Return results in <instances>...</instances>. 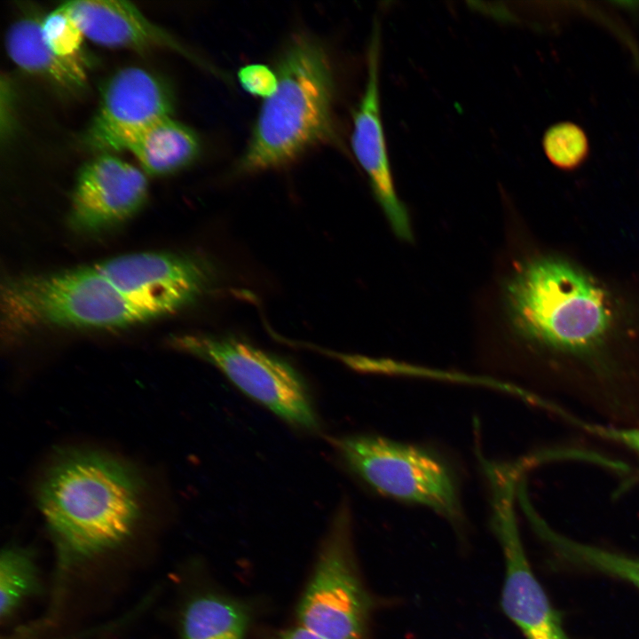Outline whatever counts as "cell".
<instances>
[{"label":"cell","mask_w":639,"mask_h":639,"mask_svg":"<svg viewBox=\"0 0 639 639\" xmlns=\"http://www.w3.org/2000/svg\"><path fill=\"white\" fill-rule=\"evenodd\" d=\"M504 304L542 398L639 426L638 286L550 250L517 264Z\"/></svg>","instance_id":"1"},{"label":"cell","mask_w":639,"mask_h":639,"mask_svg":"<svg viewBox=\"0 0 639 639\" xmlns=\"http://www.w3.org/2000/svg\"><path fill=\"white\" fill-rule=\"evenodd\" d=\"M144 481L126 462L92 450H67L50 462L36 502L62 564L127 540L146 504Z\"/></svg>","instance_id":"2"},{"label":"cell","mask_w":639,"mask_h":639,"mask_svg":"<svg viewBox=\"0 0 639 639\" xmlns=\"http://www.w3.org/2000/svg\"><path fill=\"white\" fill-rule=\"evenodd\" d=\"M278 87L264 99L240 162L243 172L286 166L308 149L335 142V79L324 47L294 36L277 62Z\"/></svg>","instance_id":"3"},{"label":"cell","mask_w":639,"mask_h":639,"mask_svg":"<svg viewBox=\"0 0 639 639\" xmlns=\"http://www.w3.org/2000/svg\"><path fill=\"white\" fill-rule=\"evenodd\" d=\"M1 311L3 327L12 335L46 326L121 327L154 319L92 264L9 280Z\"/></svg>","instance_id":"4"},{"label":"cell","mask_w":639,"mask_h":639,"mask_svg":"<svg viewBox=\"0 0 639 639\" xmlns=\"http://www.w3.org/2000/svg\"><path fill=\"white\" fill-rule=\"evenodd\" d=\"M347 467L377 493L428 508L454 525L463 521L453 469L432 451L375 435L330 438Z\"/></svg>","instance_id":"5"},{"label":"cell","mask_w":639,"mask_h":639,"mask_svg":"<svg viewBox=\"0 0 639 639\" xmlns=\"http://www.w3.org/2000/svg\"><path fill=\"white\" fill-rule=\"evenodd\" d=\"M351 540V512L343 503L297 607L298 625L325 639H369L374 603L359 574Z\"/></svg>","instance_id":"6"},{"label":"cell","mask_w":639,"mask_h":639,"mask_svg":"<svg viewBox=\"0 0 639 639\" xmlns=\"http://www.w3.org/2000/svg\"><path fill=\"white\" fill-rule=\"evenodd\" d=\"M173 343L217 367L247 396L290 424L319 428L302 376L283 359L231 337L185 335Z\"/></svg>","instance_id":"7"},{"label":"cell","mask_w":639,"mask_h":639,"mask_svg":"<svg viewBox=\"0 0 639 639\" xmlns=\"http://www.w3.org/2000/svg\"><path fill=\"white\" fill-rule=\"evenodd\" d=\"M92 265L154 319L193 302L206 291L212 279L205 263L169 253H134Z\"/></svg>","instance_id":"8"},{"label":"cell","mask_w":639,"mask_h":639,"mask_svg":"<svg viewBox=\"0 0 639 639\" xmlns=\"http://www.w3.org/2000/svg\"><path fill=\"white\" fill-rule=\"evenodd\" d=\"M170 111V95L153 75L138 67L123 68L105 84L85 143L101 154L128 151L145 130Z\"/></svg>","instance_id":"9"},{"label":"cell","mask_w":639,"mask_h":639,"mask_svg":"<svg viewBox=\"0 0 639 639\" xmlns=\"http://www.w3.org/2000/svg\"><path fill=\"white\" fill-rule=\"evenodd\" d=\"M374 29L369 46L365 90L352 114L351 148L394 233L400 239L411 241L413 233L409 217L394 187L381 118L379 29L377 27Z\"/></svg>","instance_id":"10"},{"label":"cell","mask_w":639,"mask_h":639,"mask_svg":"<svg viewBox=\"0 0 639 639\" xmlns=\"http://www.w3.org/2000/svg\"><path fill=\"white\" fill-rule=\"evenodd\" d=\"M511 504H497L494 532L504 556L501 606L526 639H569L559 613L536 580L519 536Z\"/></svg>","instance_id":"11"},{"label":"cell","mask_w":639,"mask_h":639,"mask_svg":"<svg viewBox=\"0 0 639 639\" xmlns=\"http://www.w3.org/2000/svg\"><path fill=\"white\" fill-rule=\"evenodd\" d=\"M145 172L110 154H100L79 171L72 194L71 222L99 231L132 216L147 195Z\"/></svg>","instance_id":"12"},{"label":"cell","mask_w":639,"mask_h":639,"mask_svg":"<svg viewBox=\"0 0 639 639\" xmlns=\"http://www.w3.org/2000/svg\"><path fill=\"white\" fill-rule=\"evenodd\" d=\"M84 37L106 47L146 50L169 47L187 52L132 3L119 0H75L65 3Z\"/></svg>","instance_id":"13"},{"label":"cell","mask_w":639,"mask_h":639,"mask_svg":"<svg viewBox=\"0 0 639 639\" xmlns=\"http://www.w3.org/2000/svg\"><path fill=\"white\" fill-rule=\"evenodd\" d=\"M5 44L9 57L21 69L67 90L85 85L86 71L79 56L55 52L44 40L41 20L28 17L15 21L7 31Z\"/></svg>","instance_id":"14"},{"label":"cell","mask_w":639,"mask_h":639,"mask_svg":"<svg viewBox=\"0 0 639 639\" xmlns=\"http://www.w3.org/2000/svg\"><path fill=\"white\" fill-rule=\"evenodd\" d=\"M128 151L144 172L160 175L192 162L199 154L200 142L193 130L168 115L145 130Z\"/></svg>","instance_id":"15"},{"label":"cell","mask_w":639,"mask_h":639,"mask_svg":"<svg viewBox=\"0 0 639 639\" xmlns=\"http://www.w3.org/2000/svg\"><path fill=\"white\" fill-rule=\"evenodd\" d=\"M525 514L537 535L565 561L622 579L639 588V558L580 542L559 533L532 507L528 508Z\"/></svg>","instance_id":"16"},{"label":"cell","mask_w":639,"mask_h":639,"mask_svg":"<svg viewBox=\"0 0 639 639\" xmlns=\"http://www.w3.org/2000/svg\"><path fill=\"white\" fill-rule=\"evenodd\" d=\"M248 620V610L241 603L201 596L185 611L180 639H245Z\"/></svg>","instance_id":"17"},{"label":"cell","mask_w":639,"mask_h":639,"mask_svg":"<svg viewBox=\"0 0 639 639\" xmlns=\"http://www.w3.org/2000/svg\"><path fill=\"white\" fill-rule=\"evenodd\" d=\"M38 580L32 555L28 550L8 547L0 558V614L9 617L21 601L35 593Z\"/></svg>","instance_id":"18"},{"label":"cell","mask_w":639,"mask_h":639,"mask_svg":"<svg viewBox=\"0 0 639 639\" xmlns=\"http://www.w3.org/2000/svg\"><path fill=\"white\" fill-rule=\"evenodd\" d=\"M542 146L548 161L562 170L580 168L589 155V141L584 130L572 122L550 126L544 133Z\"/></svg>","instance_id":"19"},{"label":"cell","mask_w":639,"mask_h":639,"mask_svg":"<svg viewBox=\"0 0 639 639\" xmlns=\"http://www.w3.org/2000/svg\"><path fill=\"white\" fill-rule=\"evenodd\" d=\"M43 36L50 47L65 57L79 56L84 36L65 4L41 20Z\"/></svg>","instance_id":"20"},{"label":"cell","mask_w":639,"mask_h":639,"mask_svg":"<svg viewBox=\"0 0 639 639\" xmlns=\"http://www.w3.org/2000/svg\"><path fill=\"white\" fill-rule=\"evenodd\" d=\"M566 423L604 442L620 447L630 453L639 462V426L621 427L609 425L593 419L570 414Z\"/></svg>","instance_id":"21"},{"label":"cell","mask_w":639,"mask_h":639,"mask_svg":"<svg viewBox=\"0 0 639 639\" xmlns=\"http://www.w3.org/2000/svg\"><path fill=\"white\" fill-rule=\"evenodd\" d=\"M238 80L248 93L264 99L271 97L278 87L276 72L264 64H248L241 67Z\"/></svg>","instance_id":"22"},{"label":"cell","mask_w":639,"mask_h":639,"mask_svg":"<svg viewBox=\"0 0 639 639\" xmlns=\"http://www.w3.org/2000/svg\"><path fill=\"white\" fill-rule=\"evenodd\" d=\"M275 639H325L315 633L296 625L278 635Z\"/></svg>","instance_id":"23"}]
</instances>
